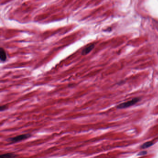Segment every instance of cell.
Instances as JSON below:
<instances>
[{"instance_id": "obj_1", "label": "cell", "mask_w": 158, "mask_h": 158, "mask_svg": "<svg viewBox=\"0 0 158 158\" xmlns=\"http://www.w3.org/2000/svg\"><path fill=\"white\" fill-rule=\"evenodd\" d=\"M31 136H32V134H20V135L13 137L9 138L7 139V140L10 144H12L16 143L18 142L24 141L25 139H27L31 137Z\"/></svg>"}, {"instance_id": "obj_2", "label": "cell", "mask_w": 158, "mask_h": 158, "mask_svg": "<svg viewBox=\"0 0 158 158\" xmlns=\"http://www.w3.org/2000/svg\"><path fill=\"white\" fill-rule=\"evenodd\" d=\"M139 100H140L139 98L136 97V98H133V99H132L131 100L128 101L127 102L121 103V104L118 105L117 106V108L119 109L127 108L132 106L134 105H135L136 103H137Z\"/></svg>"}, {"instance_id": "obj_3", "label": "cell", "mask_w": 158, "mask_h": 158, "mask_svg": "<svg viewBox=\"0 0 158 158\" xmlns=\"http://www.w3.org/2000/svg\"><path fill=\"white\" fill-rule=\"evenodd\" d=\"M94 47H95V45L94 44L88 45L83 50L82 53H81L82 55L83 56L87 55L94 49Z\"/></svg>"}, {"instance_id": "obj_4", "label": "cell", "mask_w": 158, "mask_h": 158, "mask_svg": "<svg viewBox=\"0 0 158 158\" xmlns=\"http://www.w3.org/2000/svg\"><path fill=\"white\" fill-rule=\"evenodd\" d=\"M0 59L2 62L5 61L7 59L6 53L3 48H1L0 50Z\"/></svg>"}, {"instance_id": "obj_5", "label": "cell", "mask_w": 158, "mask_h": 158, "mask_svg": "<svg viewBox=\"0 0 158 158\" xmlns=\"http://www.w3.org/2000/svg\"><path fill=\"white\" fill-rule=\"evenodd\" d=\"M16 156L17 155L13 153H8L1 154L0 158H15Z\"/></svg>"}, {"instance_id": "obj_6", "label": "cell", "mask_w": 158, "mask_h": 158, "mask_svg": "<svg viewBox=\"0 0 158 158\" xmlns=\"http://www.w3.org/2000/svg\"><path fill=\"white\" fill-rule=\"evenodd\" d=\"M154 142H148L143 144L141 146V148L142 149H146L151 147L154 145Z\"/></svg>"}, {"instance_id": "obj_7", "label": "cell", "mask_w": 158, "mask_h": 158, "mask_svg": "<svg viewBox=\"0 0 158 158\" xmlns=\"http://www.w3.org/2000/svg\"><path fill=\"white\" fill-rule=\"evenodd\" d=\"M7 106L6 105H2L0 107V111H5L7 109Z\"/></svg>"}, {"instance_id": "obj_8", "label": "cell", "mask_w": 158, "mask_h": 158, "mask_svg": "<svg viewBox=\"0 0 158 158\" xmlns=\"http://www.w3.org/2000/svg\"><path fill=\"white\" fill-rule=\"evenodd\" d=\"M147 151H142V152H140V153H139V155H145V154H147Z\"/></svg>"}]
</instances>
